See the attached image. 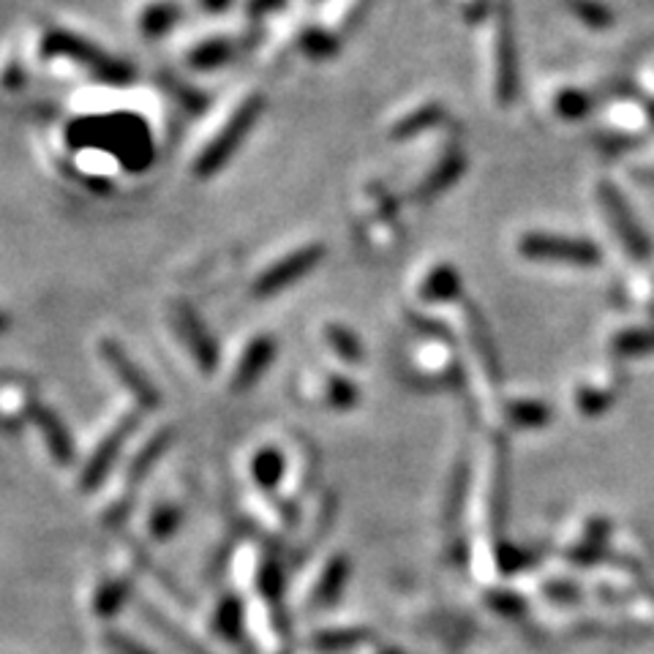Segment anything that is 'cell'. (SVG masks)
<instances>
[{"label": "cell", "mask_w": 654, "mask_h": 654, "mask_svg": "<svg viewBox=\"0 0 654 654\" xmlns=\"http://www.w3.org/2000/svg\"><path fill=\"white\" fill-rule=\"evenodd\" d=\"M265 109V99L260 94H251L235 107V112L229 115L227 123L221 126V131L208 142L203 153H199L197 164H194V175L197 177H214L229 159L235 156V151L240 148V142L249 137V131L254 129L257 118Z\"/></svg>", "instance_id": "obj_1"}, {"label": "cell", "mask_w": 654, "mask_h": 654, "mask_svg": "<svg viewBox=\"0 0 654 654\" xmlns=\"http://www.w3.org/2000/svg\"><path fill=\"white\" fill-rule=\"evenodd\" d=\"M519 251L526 260L535 262H559L573 268H595L600 265L602 254L592 240L567 238L554 232H526L521 235Z\"/></svg>", "instance_id": "obj_2"}, {"label": "cell", "mask_w": 654, "mask_h": 654, "mask_svg": "<svg viewBox=\"0 0 654 654\" xmlns=\"http://www.w3.org/2000/svg\"><path fill=\"white\" fill-rule=\"evenodd\" d=\"M42 55L72 57V61L90 68L96 77L109 79V83H126V79L131 77L129 63L101 53L94 42H85V39L74 36V33L68 31H47V36L42 39Z\"/></svg>", "instance_id": "obj_3"}, {"label": "cell", "mask_w": 654, "mask_h": 654, "mask_svg": "<svg viewBox=\"0 0 654 654\" xmlns=\"http://www.w3.org/2000/svg\"><path fill=\"white\" fill-rule=\"evenodd\" d=\"M325 246L323 243H306L301 249L290 251L286 257H281L279 262H273L265 273L257 275L254 281V295L257 297H271L275 292L286 290L295 281H301L303 275H308L314 268L323 262Z\"/></svg>", "instance_id": "obj_4"}, {"label": "cell", "mask_w": 654, "mask_h": 654, "mask_svg": "<svg viewBox=\"0 0 654 654\" xmlns=\"http://www.w3.org/2000/svg\"><path fill=\"white\" fill-rule=\"evenodd\" d=\"M497 99L510 105L519 94V50H515V31L510 6L499 3L497 9Z\"/></svg>", "instance_id": "obj_5"}, {"label": "cell", "mask_w": 654, "mask_h": 654, "mask_svg": "<svg viewBox=\"0 0 654 654\" xmlns=\"http://www.w3.org/2000/svg\"><path fill=\"white\" fill-rule=\"evenodd\" d=\"M99 352H101V358H105V363L109 366V371L115 374V380H118L131 395H134L137 404L145 406V410H156L159 401H162L159 399L156 384L142 374L140 366H137L134 360L126 355V349L120 347L118 341H112V338H101Z\"/></svg>", "instance_id": "obj_6"}, {"label": "cell", "mask_w": 654, "mask_h": 654, "mask_svg": "<svg viewBox=\"0 0 654 654\" xmlns=\"http://www.w3.org/2000/svg\"><path fill=\"white\" fill-rule=\"evenodd\" d=\"M600 199H602V205H606L608 216H611V224L617 227L619 238H622V243L628 246L630 254H635V257L650 254L652 251L650 238H646V232L641 229V224L635 221V216L630 214V208H628V203L622 199V194H619L613 186H608V183H602Z\"/></svg>", "instance_id": "obj_7"}, {"label": "cell", "mask_w": 654, "mask_h": 654, "mask_svg": "<svg viewBox=\"0 0 654 654\" xmlns=\"http://www.w3.org/2000/svg\"><path fill=\"white\" fill-rule=\"evenodd\" d=\"M175 319H177V330H181L183 344L188 347L192 358L203 366V371H214L218 363V347L208 327H205L203 319H199V314L194 312L192 306H186V303H177Z\"/></svg>", "instance_id": "obj_8"}, {"label": "cell", "mask_w": 654, "mask_h": 654, "mask_svg": "<svg viewBox=\"0 0 654 654\" xmlns=\"http://www.w3.org/2000/svg\"><path fill=\"white\" fill-rule=\"evenodd\" d=\"M275 358V341L271 336L251 338L232 371V390H249L268 371Z\"/></svg>", "instance_id": "obj_9"}, {"label": "cell", "mask_w": 654, "mask_h": 654, "mask_svg": "<svg viewBox=\"0 0 654 654\" xmlns=\"http://www.w3.org/2000/svg\"><path fill=\"white\" fill-rule=\"evenodd\" d=\"M131 428H134V417H126V421H120L118 426H115L112 432H109L105 439L94 447V453H90L88 464H85L83 469L85 489H94V486H99L101 480H105L107 469L112 467V461L118 458L120 445H123V439L129 436Z\"/></svg>", "instance_id": "obj_10"}, {"label": "cell", "mask_w": 654, "mask_h": 654, "mask_svg": "<svg viewBox=\"0 0 654 654\" xmlns=\"http://www.w3.org/2000/svg\"><path fill=\"white\" fill-rule=\"evenodd\" d=\"M464 166H467V159H464L461 148H450V151L439 159V164L428 172L426 181L421 183V188H417L421 199H432L436 194L445 192V188H450L453 183L464 175Z\"/></svg>", "instance_id": "obj_11"}, {"label": "cell", "mask_w": 654, "mask_h": 654, "mask_svg": "<svg viewBox=\"0 0 654 654\" xmlns=\"http://www.w3.org/2000/svg\"><path fill=\"white\" fill-rule=\"evenodd\" d=\"M33 421L39 423V428H42L44 439H47V447L50 453H53V458L57 464H72L74 458V445H72V436H68L66 426L61 423V417L55 415L53 410H47V406H33Z\"/></svg>", "instance_id": "obj_12"}, {"label": "cell", "mask_w": 654, "mask_h": 654, "mask_svg": "<svg viewBox=\"0 0 654 654\" xmlns=\"http://www.w3.org/2000/svg\"><path fill=\"white\" fill-rule=\"evenodd\" d=\"M442 120H445V107H442L439 101H432V105H423L412 109V112H406L404 118L390 129V137H393V140H412V137L439 126Z\"/></svg>", "instance_id": "obj_13"}, {"label": "cell", "mask_w": 654, "mask_h": 654, "mask_svg": "<svg viewBox=\"0 0 654 654\" xmlns=\"http://www.w3.org/2000/svg\"><path fill=\"white\" fill-rule=\"evenodd\" d=\"M423 301L428 303H445V301H456L461 297V273L456 271L453 265H436L432 273L426 275L421 286Z\"/></svg>", "instance_id": "obj_14"}, {"label": "cell", "mask_w": 654, "mask_h": 654, "mask_svg": "<svg viewBox=\"0 0 654 654\" xmlns=\"http://www.w3.org/2000/svg\"><path fill=\"white\" fill-rule=\"evenodd\" d=\"M181 20V6L175 0H153L142 9L140 14V28L145 36H164L166 31L177 25Z\"/></svg>", "instance_id": "obj_15"}, {"label": "cell", "mask_w": 654, "mask_h": 654, "mask_svg": "<svg viewBox=\"0 0 654 654\" xmlns=\"http://www.w3.org/2000/svg\"><path fill=\"white\" fill-rule=\"evenodd\" d=\"M347 570L349 567L341 556H336V559L327 562L323 576H319V581L314 584L312 606H325V602L336 600L338 592H341L344 581H347Z\"/></svg>", "instance_id": "obj_16"}, {"label": "cell", "mask_w": 654, "mask_h": 654, "mask_svg": "<svg viewBox=\"0 0 654 654\" xmlns=\"http://www.w3.org/2000/svg\"><path fill=\"white\" fill-rule=\"evenodd\" d=\"M232 55L235 44L229 42V39H208V42L197 44V47L188 53V66L208 72V68H218L227 61H232Z\"/></svg>", "instance_id": "obj_17"}, {"label": "cell", "mask_w": 654, "mask_h": 654, "mask_svg": "<svg viewBox=\"0 0 654 654\" xmlns=\"http://www.w3.org/2000/svg\"><path fill=\"white\" fill-rule=\"evenodd\" d=\"M297 44H301L303 55L312 57V61H330V57L341 53L338 39L330 31H325V28H306L301 33V39H297Z\"/></svg>", "instance_id": "obj_18"}, {"label": "cell", "mask_w": 654, "mask_h": 654, "mask_svg": "<svg viewBox=\"0 0 654 654\" xmlns=\"http://www.w3.org/2000/svg\"><path fill=\"white\" fill-rule=\"evenodd\" d=\"M325 338L333 347V352L341 360H347V363H360L363 360V344H360V338L349 327L325 325Z\"/></svg>", "instance_id": "obj_19"}, {"label": "cell", "mask_w": 654, "mask_h": 654, "mask_svg": "<svg viewBox=\"0 0 654 654\" xmlns=\"http://www.w3.org/2000/svg\"><path fill=\"white\" fill-rule=\"evenodd\" d=\"M565 6L584 25L595 28V31H606L613 25V11L600 0H565Z\"/></svg>", "instance_id": "obj_20"}, {"label": "cell", "mask_w": 654, "mask_h": 654, "mask_svg": "<svg viewBox=\"0 0 654 654\" xmlns=\"http://www.w3.org/2000/svg\"><path fill=\"white\" fill-rule=\"evenodd\" d=\"M251 472H254V480L265 489H273L281 478H284V458L281 453H275L268 447V450L257 453L254 464H251Z\"/></svg>", "instance_id": "obj_21"}, {"label": "cell", "mask_w": 654, "mask_h": 654, "mask_svg": "<svg viewBox=\"0 0 654 654\" xmlns=\"http://www.w3.org/2000/svg\"><path fill=\"white\" fill-rule=\"evenodd\" d=\"M554 109H556V115H559V118L581 120V118H587L589 109H592V99H589L587 94H581V90L565 88L559 96H556Z\"/></svg>", "instance_id": "obj_22"}, {"label": "cell", "mask_w": 654, "mask_h": 654, "mask_svg": "<svg viewBox=\"0 0 654 654\" xmlns=\"http://www.w3.org/2000/svg\"><path fill=\"white\" fill-rule=\"evenodd\" d=\"M325 399L333 410H347V406L358 401V388H355V382L344 380V377H327Z\"/></svg>", "instance_id": "obj_23"}, {"label": "cell", "mask_w": 654, "mask_h": 654, "mask_svg": "<svg viewBox=\"0 0 654 654\" xmlns=\"http://www.w3.org/2000/svg\"><path fill=\"white\" fill-rule=\"evenodd\" d=\"M654 347V333H624L617 338L619 352H646Z\"/></svg>", "instance_id": "obj_24"}, {"label": "cell", "mask_w": 654, "mask_h": 654, "mask_svg": "<svg viewBox=\"0 0 654 654\" xmlns=\"http://www.w3.org/2000/svg\"><path fill=\"white\" fill-rule=\"evenodd\" d=\"M25 79H28L25 68H22L17 61L6 63V68L0 72V83H3V88H9V90H20L22 85H25Z\"/></svg>", "instance_id": "obj_25"}, {"label": "cell", "mask_w": 654, "mask_h": 654, "mask_svg": "<svg viewBox=\"0 0 654 654\" xmlns=\"http://www.w3.org/2000/svg\"><path fill=\"white\" fill-rule=\"evenodd\" d=\"M120 595H123V589L115 587V584H109V587H101V595L96 598V608H99V613H112L115 608H118Z\"/></svg>", "instance_id": "obj_26"}, {"label": "cell", "mask_w": 654, "mask_h": 654, "mask_svg": "<svg viewBox=\"0 0 654 654\" xmlns=\"http://www.w3.org/2000/svg\"><path fill=\"white\" fill-rule=\"evenodd\" d=\"M284 3V0H251L249 3V11L254 17H262V14H268V11H273V9H279V6Z\"/></svg>", "instance_id": "obj_27"}, {"label": "cell", "mask_w": 654, "mask_h": 654, "mask_svg": "<svg viewBox=\"0 0 654 654\" xmlns=\"http://www.w3.org/2000/svg\"><path fill=\"white\" fill-rule=\"evenodd\" d=\"M199 3H203V9L210 11V14H218V11H227L232 0H199Z\"/></svg>", "instance_id": "obj_28"}, {"label": "cell", "mask_w": 654, "mask_h": 654, "mask_svg": "<svg viewBox=\"0 0 654 654\" xmlns=\"http://www.w3.org/2000/svg\"><path fill=\"white\" fill-rule=\"evenodd\" d=\"M6 330H9V314L0 308V333H6Z\"/></svg>", "instance_id": "obj_29"}]
</instances>
